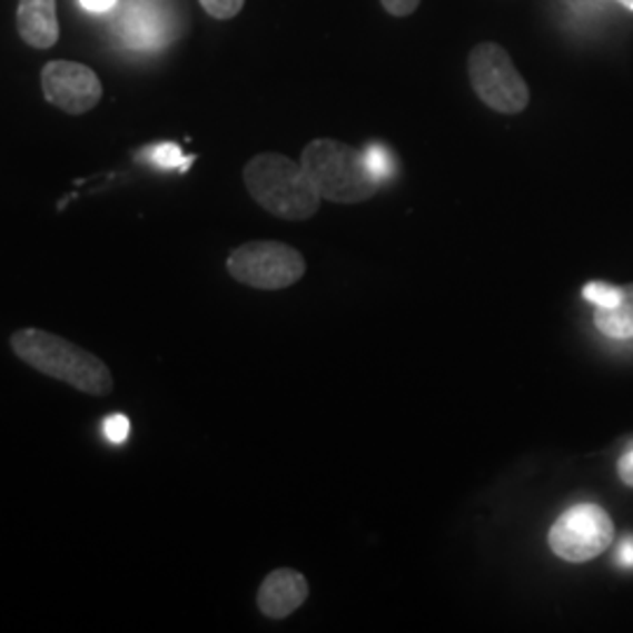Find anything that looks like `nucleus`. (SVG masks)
I'll return each mask as SVG.
<instances>
[{
  "label": "nucleus",
  "instance_id": "obj_17",
  "mask_svg": "<svg viewBox=\"0 0 633 633\" xmlns=\"http://www.w3.org/2000/svg\"><path fill=\"white\" fill-rule=\"evenodd\" d=\"M380 3L392 17H408L418 10L421 0H380Z\"/></svg>",
  "mask_w": 633,
  "mask_h": 633
},
{
  "label": "nucleus",
  "instance_id": "obj_8",
  "mask_svg": "<svg viewBox=\"0 0 633 633\" xmlns=\"http://www.w3.org/2000/svg\"><path fill=\"white\" fill-rule=\"evenodd\" d=\"M116 36L127 50L156 52L174 36V14L165 0H118Z\"/></svg>",
  "mask_w": 633,
  "mask_h": 633
},
{
  "label": "nucleus",
  "instance_id": "obj_13",
  "mask_svg": "<svg viewBox=\"0 0 633 633\" xmlns=\"http://www.w3.org/2000/svg\"><path fill=\"white\" fill-rule=\"evenodd\" d=\"M362 152H364V162H366L368 171L374 174V179L378 184H383L385 179L392 177V174H395V158H392V152L385 146L370 144Z\"/></svg>",
  "mask_w": 633,
  "mask_h": 633
},
{
  "label": "nucleus",
  "instance_id": "obj_21",
  "mask_svg": "<svg viewBox=\"0 0 633 633\" xmlns=\"http://www.w3.org/2000/svg\"><path fill=\"white\" fill-rule=\"evenodd\" d=\"M617 3H620V6H624V8H629V10L633 12V0H617Z\"/></svg>",
  "mask_w": 633,
  "mask_h": 633
},
{
  "label": "nucleus",
  "instance_id": "obj_9",
  "mask_svg": "<svg viewBox=\"0 0 633 633\" xmlns=\"http://www.w3.org/2000/svg\"><path fill=\"white\" fill-rule=\"evenodd\" d=\"M308 580L291 567H277L258 589V610L270 620H284L294 615L308 599Z\"/></svg>",
  "mask_w": 633,
  "mask_h": 633
},
{
  "label": "nucleus",
  "instance_id": "obj_6",
  "mask_svg": "<svg viewBox=\"0 0 633 633\" xmlns=\"http://www.w3.org/2000/svg\"><path fill=\"white\" fill-rule=\"evenodd\" d=\"M615 537L613 518L596 505H577L563 512L550 531L552 552L571 563L592 561L603 554Z\"/></svg>",
  "mask_w": 633,
  "mask_h": 633
},
{
  "label": "nucleus",
  "instance_id": "obj_5",
  "mask_svg": "<svg viewBox=\"0 0 633 633\" xmlns=\"http://www.w3.org/2000/svg\"><path fill=\"white\" fill-rule=\"evenodd\" d=\"M226 266L233 279L264 291L287 289L305 275V258L300 251L270 239L233 249Z\"/></svg>",
  "mask_w": 633,
  "mask_h": 633
},
{
  "label": "nucleus",
  "instance_id": "obj_19",
  "mask_svg": "<svg viewBox=\"0 0 633 633\" xmlns=\"http://www.w3.org/2000/svg\"><path fill=\"white\" fill-rule=\"evenodd\" d=\"M80 6H82L87 12H95V14H106V12L116 10L118 0H80Z\"/></svg>",
  "mask_w": 633,
  "mask_h": 633
},
{
  "label": "nucleus",
  "instance_id": "obj_15",
  "mask_svg": "<svg viewBox=\"0 0 633 633\" xmlns=\"http://www.w3.org/2000/svg\"><path fill=\"white\" fill-rule=\"evenodd\" d=\"M129 432H132V425H129V418L120 416V413H116V416H108L103 421V436L111 444H118V446L125 444Z\"/></svg>",
  "mask_w": 633,
  "mask_h": 633
},
{
  "label": "nucleus",
  "instance_id": "obj_3",
  "mask_svg": "<svg viewBox=\"0 0 633 633\" xmlns=\"http://www.w3.org/2000/svg\"><path fill=\"white\" fill-rule=\"evenodd\" d=\"M300 167L322 200L357 205L378 192V181L364 162V152L336 139H315L303 148Z\"/></svg>",
  "mask_w": 633,
  "mask_h": 633
},
{
  "label": "nucleus",
  "instance_id": "obj_7",
  "mask_svg": "<svg viewBox=\"0 0 633 633\" xmlns=\"http://www.w3.org/2000/svg\"><path fill=\"white\" fill-rule=\"evenodd\" d=\"M40 85L46 99L69 116L90 113L103 97L99 76L85 63L69 59L46 63L40 73Z\"/></svg>",
  "mask_w": 633,
  "mask_h": 633
},
{
  "label": "nucleus",
  "instance_id": "obj_1",
  "mask_svg": "<svg viewBox=\"0 0 633 633\" xmlns=\"http://www.w3.org/2000/svg\"><path fill=\"white\" fill-rule=\"evenodd\" d=\"M12 353L55 380L67 383L85 395L106 397L113 389V376L108 366L92 353L40 329H19L10 338Z\"/></svg>",
  "mask_w": 633,
  "mask_h": 633
},
{
  "label": "nucleus",
  "instance_id": "obj_12",
  "mask_svg": "<svg viewBox=\"0 0 633 633\" xmlns=\"http://www.w3.org/2000/svg\"><path fill=\"white\" fill-rule=\"evenodd\" d=\"M137 160L148 162L158 169H179V171H188L192 158H186L181 148L177 144H156L144 148Z\"/></svg>",
  "mask_w": 633,
  "mask_h": 633
},
{
  "label": "nucleus",
  "instance_id": "obj_14",
  "mask_svg": "<svg viewBox=\"0 0 633 633\" xmlns=\"http://www.w3.org/2000/svg\"><path fill=\"white\" fill-rule=\"evenodd\" d=\"M624 289L622 287H613V284H605V281H589L582 296L594 305V308H615V305L622 300Z\"/></svg>",
  "mask_w": 633,
  "mask_h": 633
},
{
  "label": "nucleus",
  "instance_id": "obj_4",
  "mask_svg": "<svg viewBox=\"0 0 633 633\" xmlns=\"http://www.w3.org/2000/svg\"><path fill=\"white\" fill-rule=\"evenodd\" d=\"M467 71L476 97L493 111L516 116L528 108V82L514 67L510 52L495 46V42H482L469 52Z\"/></svg>",
  "mask_w": 633,
  "mask_h": 633
},
{
  "label": "nucleus",
  "instance_id": "obj_16",
  "mask_svg": "<svg viewBox=\"0 0 633 633\" xmlns=\"http://www.w3.org/2000/svg\"><path fill=\"white\" fill-rule=\"evenodd\" d=\"M200 6L214 19H233L245 8V0H200Z\"/></svg>",
  "mask_w": 633,
  "mask_h": 633
},
{
  "label": "nucleus",
  "instance_id": "obj_10",
  "mask_svg": "<svg viewBox=\"0 0 633 633\" xmlns=\"http://www.w3.org/2000/svg\"><path fill=\"white\" fill-rule=\"evenodd\" d=\"M17 31L27 46L50 50L59 40L57 0H19Z\"/></svg>",
  "mask_w": 633,
  "mask_h": 633
},
{
  "label": "nucleus",
  "instance_id": "obj_11",
  "mask_svg": "<svg viewBox=\"0 0 633 633\" xmlns=\"http://www.w3.org/2000/svg\"><path fill=\"white\" fill-rule=\"evenodd\" d=\"M622 289H624L622 300L615 305V308H607V310L596 308L594 313V322L599 326V332L615 340L633 338V284Z\"/></svg>",
  "mask_w": 633,
  "mask_h": 633
},
{
  "label": "nucleus",
  "instance_id": "obj_2",
  "mask_svg": "<svg viewBox=\"0 0 633 633\" xmlns=\"http://www.w3.org/2000/svg\"><path fill=\"white\" fill-rule=\"evenodd\" d=\"M245 186L251 198L284 221H305L319 209V192L308 174L287 156L260 152L245 167Z\"/></svg>",
  "mask_w": 633,
  "mask_h": 633
},
{
  "label": "nucleus",
  "instance_id": "obj_18",
  "mask_svg": "<svg viewBox=\"0 0 633 633\" xmlns=\"http://www.w3.org/2000/svg\"><path fill=\"white\" fill-rule=\"evenodd\" d=\"M617 472H620V478L633 488V448L626 451L622 457H620V465H617Z\"/></svg>",
  "mask_w": 633,
  "mask_h": 633
},
{
  "label": "nucleus",
  "instance_id": "obj_20",
  "mask_svg": "<svg viewBox=\"0 0 633 633\" xmlns=\"http://www.w3.org/2000/svg\"><path fill=\"white\" fill-rule=\"evenodd\" d=\"M617 561L622 563V567H633V535H629V537L622 540Z\"/></svg>",
  "mask_w": 633,
  "mask_h": 633
}]
</instances>
